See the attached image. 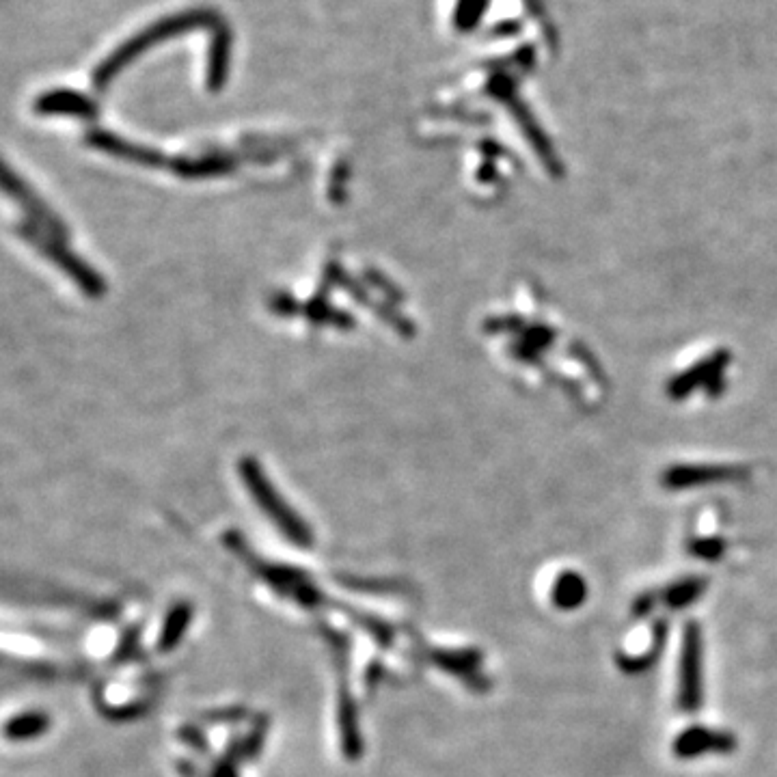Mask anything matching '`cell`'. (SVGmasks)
Segmentation results:
<instances>
[{
	"instance_id": "3957f363",
	"label": "cell",
	"mask_w": 777,
	"mask_h": 777,
	"mask_svg": "<svg viewBox=\"0 0 777 777\" xmlns=\"http://www.w3.org/2000/svg\"><path fill=\"white\" fill-rule=\"evenodd\" d=\"M676 704L680 713L695 715L704 704V639L702 626L689 620L683 629L678 659V683Z\"/></svg>"
},
{
	"instance_id": "9c48e42d",
	"label": "cell",
	"mask_w": 777,
	"mask_h": 777,
	"mask_svg": "<svg viewBox=\"0 0 777 777\" xmlns=\"http://www.w3.org/2000/svg\"><path fill=\"white\" fill-rule=\"evenodd\" d=\"M585 598H588V583L577 572L566 570L553 581L551 603L560 611L579 609L585 603Z\"/></svg>"
},
{
	"instance_id": "6da1fadb",
	"label": "cell",
	"mask_w": 777,
	"mask_h": 777,
	"mask_svg": "<svg viewBox=\"0 0 777 777\" xmlns=\"http://www.w3.org/2000/svg\"><path fill=\"white\" fill-rule=\"evenodd\" d=\"M5 177L16 184L13 188L7 184V195L16 199V206L20 208L18 234L29 240L33 249L48 257V262H54L59 270L67 272L80 290L100 292V277L74 253L72 236L67 234L61 218L37 197V193H33L31 186H26L20 175L7 173Z\"/></svg>"
},
{
	"instance_id": "52a82bcc",
	"label": "cell",
	"mask_w": 777,
	"mask_h": 777,
	"mask_svg": "<svg viewBox=\"0 0 777 777\" xmlns=\"http://www.w3.org/2000/svg\"><path fill=\"white\" fill-rule=\"evenodd\" d=\"M667 631H670V624H667V620L665 618L657 620V622H654V626H652L650 646L644 652H637V654L618 652L616 654V665L620 667L624 674H629V676H639V674L650 672L652 667L657 665L659 659H661L665 642H667Z\"/></svg>"
},
{
	"instance_id": "4fadbf2b",
	"label": "cell",
	"mask_w": 777,
	"mask_h": 777,
	"mask_svg": "<svg viewBox=\"0 0 777 777\" xmlns=\"http://www.w3.org/2000/svg\"><path fill=\"white\" fill-rule=\"evenodd\" d=\"M227 52H229L227 33L218 35V39L212 46V57H210V83H212V87L221 83V78L227 72Z\"/></svg>"
},
{
	"instance_id": "ba28073f",
	"label": "cell",
	"mask_w": 777,
	"mask_h": 777,
	"mask_svg": "<svg viewBox=\"0 0 777 777\" xmlns=\"http://www.w3.org/2000/svg\"><path fill=\"white\" fill-rule=\"evenodd\" d=\"M706 588H708V581L704 577H683L670 585H665L661 590L657 588V601H659V607L680 611L693 605L698 598H702Z\"/></svg>"
},
{
	"instance_id": "5b68a950",
	"label": "cell",
	"mask_w": 777,
	"mask_h": 777,
	"mask_svg": "<svg viewBox=\"0 0 777 777\" xmlns=\"http://www.w3.org/2000/svg\"><path fill=\"white\" fill-rule=\"evenodd\" d=\"M249 484L259 506H262L272 521L281 527L285 536H288L294 544H298V547H309V544H313L307 525L288 506H285L279 495H275V490L268 486V482L262 475H255L253 480H249Z\"/></svg>"
},
{
	"instance_id": "8fae6325",
	"label": "cell",
	"mask_w": 777,
	"mask_h": 777,
	"mask_svg": "<svg viewBox=\"0 0 777 777\" xmlns=\"http://www.w3.org/2000/svg\"><path fill=\"white\" fill-rule=\"evenodd\" d=\"M48 717L44 713H24L7 724V736L13 741H26L48 730Z\"/></svg>"
},
{
	"instance_id": "8992f818",
	"label": "cell",
	"mask_w": 777,
	"mask_h": 777,
	"mask_svg": "<svg viewBox=\"0 0 777 777\" xmlns=\"http://www.w3.org/2000/svg\"><path fill=\"white\" fill-rule=\"evenodd\" d=\"M430 661L441 667V670L449 672L452 676L460 678L462 683L469 685L475 691H486L488 689V680L482 674V654L471 648H462V650H439V648H428Z\"/></svg>"
},
{
	"instance_id": "7a4b0ae2",
	"label": "cell",
	"mask_w": 777,
	"mask_h": 777,
	"mask_svg": "<svg viewBox=\"0 0 777 777\" xmlns=\"http://www.w3.org/2000/svg\"><path fill=\"white\" fill-rule=\"evenodd\" d=\"M208 22H210V13L199 9V11L180 13V16H173V18L162 20V22H158L154 26H149L147 31H143L141 35H136L134 39H130V42H126L124 46H121L111 59H106L100 65V70L95 72V83H98L100 87L106 85L108 80H111L121 70V67H124L126 63H130L136 57V54H141L145 48L165 42V39L175 37L177 33H184V31H190V29H199V26L208 24Z\"/></svg>"
},
{
	"instance_id": "7c38bea8",
	"label": "cell",
	"mask_w": 777,
	"mask_h": 777,
	"mask_svg": "<svg viewBox=\"0 0 777 777\" xmlns=\"http://www.w3.org/2000/svg\"><path fill=\"white\" fill-rule=\"evenodd\" d=\"M689 555L704 562H717L726 553V542L719 538H695L689 542Z\"/></svg>"
},
{
	"instance_id": "277c9868",
	"label": "cell",
	"mask_w": 777,
	"mask_h": 777,
	"mask_svg": "<svg viewBox=\"0 0 777 777\" xmlns=\"http://www.w3.org/2000/svg\"><path fill=\"white\" fill-rule=\"evenodd\" d=\"M736 747H739V741L730 730L689 726L674 739L672 752L678 760H698L702 756L734 754Z\"/></svg>"
},
{
	"instance_id": "30bf717a",
	"label": "cell",
	"mask_w": 777,
	"mask_h": 777,
	"mask_svg": "<svg viewBox=\"0 0 777 777\" xmlns=\"http://www.w3.org/2000/svg\"><path fill=\"white\" fill-rule=\"evenodd\" d=\"M190 616H193V607H190L188 603H180V605L171 609V613L167 616L165 626H162L160 639H158V650H160V652H169V650H173L177 644H180L182 635H184L186 629H188Z\"/></svg>"
}]
</instances>
